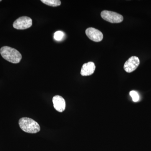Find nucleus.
I'll use <instances>...</instances> for the list:
<instances>
[{"label":"nucleus","instance_id":"obj_1","mask_svg":"<svg viewBox=\"0 0 151 151\" xmlns=\"http://www.w3.org/2000/svg\"><path fill=\"white\" fill-rule=\"evenodd\" d=\"M0 53L4 59L12 63H19L22 59V55L19 52L10 47H2L0 50Z\"/></svg>","mask_w":151,"mask_h":151},{"label":"nucleus","instance_id":"obj_2","mask_svg":"<svg viewBox=\"0 0 151 151\" xmlns=\"http://www.w3.org/2000/svg\"><path fill=\"white\" fill-rule=\"evenodd\" d=\"M19 124L21 129L26 133L36 134L40 130L39 124L30 118H21L19 120Z\"/></svg>","mask_w":151,"mask_h":151},{"label":"nucleus","instance_id":"obj_3","mask_svg":"<svg viewBox=\"0 0 151 151\" xmlns=\"http://www.w3.org/2000/svg\"><path fill=\"white\" fill-rule=\"evenodd\" d=\"M101 16L103 19L112 23H119L122 22L124 20V17L122 15L111 11H102Z\"/></svg>","mask_w":151,"mask_h":151},{"label":"nucleus","instance_id":"obj_4","mask_svg":"<svg viewBox=\"0 0 151 151\" xmlns=\"http://www.w3.org/2000/svg\"><path fill=\"white\" fill-rule=\"evenodd\" d=\"M32 24V19L26 16L20 17L14 22L13 27L17 29L23 30L29 28Z\"/></svg>","mask_w":151,"mask_h":151},{"label":"nucleus","instance_id":"obj_5","mask_svg":"<svg viewBox=\"0 0 151 151\" xmlns=\"http://www.w3.org/2000/svg\"><path fill=\"white\" fill-rule=\"evenodd\" d=\"M139 63V58L135 56H132L125 62L124 67V70L127 73H131L137 68Z\"/></svg>","mask_w":151,"mask_h":151},{"label":"nucleus","instance_id":"obj_6","mask_svg":"<svg viewBox=\"0 0 151 151\" xmlns=\"http://www.w3.org/2000/svg\"><path fill=\"white\" fill-rule=\"evenodd\" d=\"M85 33L89 39L93 41L99 42L103 40V34L100 30L94 28H88L86 30Z\"/></svg>","mask_w":151,"mask_h":151},{"label":"nucleus","instance_id":"obj_7","mask_svg":"<svg viewBox=\"0 0 151 151\" xmlns=\"http://www.w3.org/2000/svg\"><path fill=\"white\" fill-rule=\"evenodd\" d=\"M52 103L55 109L58 112L62 113L65 111V101L63 97L59 95H55L52 98Z\"/></svg>","mask_w":151,"mask_h":151},{"label":"nucleus","instance_id":"obj_8","mask_svg":"<svg viewBox=\"0 0 151 151\" xmlns=\"http://www.w3.org/2000/svg\"><path fill=\"white\" fill-rule=\"evenodd\" d=\"M95 64L93 62H89L84 63L82 65L81 70V74L82 76H88L92 75L95 71Z\"/></svg>","mask_w":151,"mask_h":151},{"label":"nucleus","instance_id":"obj_9","mask_svg":"<svg viewBox=\"0 0 151 151\" xmlns=\"http://www.w3.org/2000/svg\"><path fill=\"white\" fill-rule=\"evenodd\" d=\"M41 1L50 6L57 7L61 4V1L59 0H41Z\"/></svg>","mask_w":151,"mask_h":151},{"label":"nucleus","instance_id":"obj_10","mask_svg":"<svg viewBox=\"0 0 151 151\" xmlns=\"http://www.w3.org/2000/svg\"><path fill=\"white\" fill-rule=\"evenodd\" d=\"M64 36V33L62 31H58L55 33L54 38L57 41H60L63 38Z\"/></svg>","mask_w":151,"mask_h":151},{"label":"nucleus","instance_id":"obj_11","mask_svg":"<svg viewBox=\"0 0 151 151\" xmlns=\"http://www.w3.org/2000/svg\"><path fill=\"white\" fill-rule=\"evenodd\" d=\"M130 95L132 97V100L134 102H137L139 101V96L137 92L133 90L130 92Z\"/></svg>","mask_w":151,"mask_h":151},{"label":"nucleus","instance_id":"obj_12","mask_svg":"<svg viewBox=\"0 0 151 151\" xmlns=\"http://www.w3.org/2000/svg\"><path fill=\"white\" fill-rule=\"evenodd\" d=\"M1 0H0V2H1Z\"/></svg>","mask_w":151,"mask_h":151}]
</instances>
